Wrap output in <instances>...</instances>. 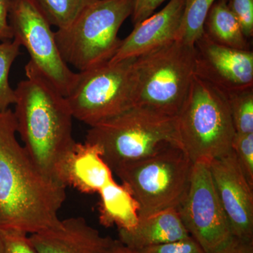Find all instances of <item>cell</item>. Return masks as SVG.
Here are the masks:
<instances>
[{
    "instance_id": "obj_1",
    "label": "cell",
    "mask_w": 253,
    "mask_h": 253,
    "mask_svg": "<svg viewBox=\"0 0 253 253\" xmlns=\"http://www.w3.org/2000/svg\"><path fill=\"white\" fill-rule=\"evenodd\" d=\"M11 109L0 112V234L59 226L66 186L45 175L18 142Z\"/></svg>"
},
{
    "instance_id": "obj_2",
    "label": "cell",
    "mask_w": 253,
    "mask_h": 253,
    "mask_svg": "<svg viewBox=\"0 0 253 253\" xmlns=\"http://www.w3.org/2000/svg\"><path fill=\"white\" fill-rule=\"evenodd\" d=\"M25 74L14 89L17 134L40 169L59 183L60 166L76 143L72 113L66 97L31 61Z\"/></svg>"
},
{
    "instance_id": "obj_3",
    "label": "cell",
    "mask_w": 253,
    "mask_h": 253,
    "mask_svg": "<svg viewBox=\"0 0 253 253\" xmlns=\"http://www.w3.org/2000/svg\"><path fill=\"white\" fill-rule=\"evenodd\" d=\"M84 142L99 148L113 172L169 145L179 147L175 117L137 106L89 126Z\"/></svg>"
},
{
    "instance_id": "obj_4",
    "label": "cell",
    "mask_w": 253,
    "mask_h": 253,
    "mask_svg": "<svg viewBox=\"0 0 253 253\" xmlns=\"http://www.w3.org/2000/svg\"><path fill=\"white\" fill-rule=\"evenodd\" d=\"M180 149L193 164H208L231 151L236 131L223 91L195 76L175 116Z\"/></svg>"
},
{
    "instance_id": "obj_5",
    "label": "cell",
    "mask_w": 253,
    "mask_h": 253,
    "mask_svg": "<svg viewBox=\"0 0 253 253\" xmlns=\"http://www.w3.org/2000/svg\"><path fill=\"white\" fill-rule=\"evenodd\" d=\"M133 0H94L67 27L55 32L60 54L79 72L112 59L122 40L118 31L131 16Z\"/></svg>"
},
{
    "instance_id": "obj_6",
    "label": "cell",
    "mask_w": 253,
    "mask_h": 253,
    "mask_svg": "<svg viewBox=\"0 0 253 253\" xmlns=\"http://www.w3.org/2000/svg\"><path fill=\"white\" fill-rule=\"evenodd\" d=\"M134 106L175 117L195 76V48L179 40L136 58Z\"/></svg>"
},
{
    "instance_id": "obj_7",
    "label": "cell",
    "mask_w": 253,
    "mask_h": 253,
    "mask_svg": "<svg viewBox=\"0 0 253 253\" xmlns=\"http://www.w3.org/2000/svg\"><path fill=\"white\" fill-rule=\"evenodd\" d=\"M193 166L179 146L169 145L113 173L139 204V217H145L179 206L189 187Z\"/></svg>"
},
{
    "instance_id": "obj_8",
    "label": "cell",
    "mask_w": 253,
    "mask_h": 253,
    "mask_svg": "<svg viewBox=\"0 0 253 253\" xmlns=\"http://www.w3.org/2000/svg\"><path fill=\"white\" fill-rule=\"evenodd\" d=\"M135 59L108 62L77 73L66 96L73 118L92 126L134 106Z\"/></svg>"
},
{
    "instance_id": "obj_9",
    "label": "cell",
    "mask_w": 253,
    "mask_h": 253,
    "mask_svg": "<svg viewBox=\"0 0 253 253\" xmlns=\"http://www.w3.org/2000/svg\"><path fill=\"white\" fill-rule=\"evenodd\" d=\"M9 22L13 39L24 46L30 60L66 97L77 73L60 54L55 32L33 0H10Z\"/></svg>"
},
{
    "instance_id": "obj_10",
    "label": "cell",
    "mask_w": 253,
    "mask_h": 253,
    "mask_svg": "<svg viewBox=\"0 0 253 253\" xmlns=\"http://www.w3.org/2000/svg\"><path fill=\"white\" fill-rule=\"evenodd\" d=\"M190 236L211 253L233 237L208 164L194 163L187 191L176 208Z\"/></svg>"
},
{
    "instance_id": "obj_11",
    "label": "cell",
    "mask_w": 253,
    "mask_h": 253,
    "mask_svg": "<svg viewBox=\"0 0 253 253\" xmlns=\"http://www.w3.org/2000/svg\"><path fill=\"white\" fill-rule=\"evenodd\" d=\"M194 48L195 76L224 93L253 86V50L221 45L205 33Z\"/></svg>"
},
{
    "instance_id": "obj_12",
    "label": "cell",
    "mask_w": 253,
    "mask_h": 253,
    "mask_svg": "<svg viewBox=\"0 0 253 253\" xmlns=\"http://www.w3.org/2000/svg\"><path fill=\"white\" fill-rule=\"evenodd\" d=\"M233 236L253 241V186L241 171L232 150L208 163Z\"/></svg>"
},
{
    "instance_id": "obj_13",
    "label": "cell",
    "mask_w": 253,
    "mask_h": 253,
    "mask_svg": "<svg viewBox=\"0 0 253 253\" xmlns=\"http://www.w3.org/2000/svg\"><path fill=\"white\" fill-rule=\"evenodd\" d=\"M184 4L185 0H170L162 10L134 25L109 63L139 57L178 40Z\"/></svg>"
},
{
    "instance_id": "obj_14",
    "label": "cell",
    "mask_w": 253,
    "mask_h": 253,
    "mask_svg": "<svg viewBox=\"0 0 253 253\" xmlns=\"http://www.w3.org/2000/svg\"><path fill=\"white\" fill-rule=\"evenodd\" d=\"M28 239L37 253H107L115 240L82 217L61 220L59 226L31 234Z\"/></svg>"
},
{
    "instance_id": "obj_15",
    "label": "cell",
    "mask_w": 253,
    "mask_h": 253,
    "mask_svg": "<svg viewBox=\"0 0 253 253\" xmlns=\"http://www.w3.org/2000/svg\"><path fill=\"white\" fill-rule=\"evenodd\" d=\"M113 173L97 146L76 142L60 166L58 181L84 194H99L114 181Z\"/></svg>"
},
{
    "instance_id": "obj_16",
    "label": "cell",
    "mask_w": 253,
    "mask_h": 253,
    "mask_svg": "<svg viewBox=\"0 0 253 253\" xmlns=\"http://www.w3.org/2000/svg\"><path fill=\"white\" fill-rule=\"evenodd\" d=\"M189 236L176 208L139 217L137 224L130 230L118 229V240L134 251L179 241Z\"/></svg>"
},
{
    "instance_id": "obj_17",
    "label": "cell",
    "mask_w": 253,
    "mask_h": 253,
    "mask_svg": "<svg viewBox=\"0 0 253 253\" xmlns=\"http://www.w3.org/2000/svg\"><path fill=\"white\" fill-rule=\"evenodd\" d=\"M99 217L105 227L130 230L139 219V206L125 184L113 181L99 193Z\"/></svg>"
},
{
    "instance_id": "obj_18",
    "label": "cell",
    "mask_w": 253,
    "mask_h": 253,
    "mask_svg": "<svg viewBox=\"0 0 253 253\" xmlns=\"http://www.w3.org/2000/svg\"><path fill=\"white\" fill-rule=\"evenodd\" d=\"M204 33L218 44L240 50H252L237 18L228 6L227 0H217L208 11Z\"/></svg>"
},
{
    "instance_id": "obj_19",
    "label": "cell",
    "mask_w": 253,
    "mask_h": 253,
    "mask_svg": "<svg viewBox=\"0 0 253 253\" xmlns=\"http://www.w3.org/2000/svg\"><path fill=\"white\" fill-rule=\"evenodd\" d=\"M217 0H185L178 40L194 46L204 35V23L212 5Z\"/></svg>"
},
{
    "instance_id": "obj_20",
    "label": "cell",
    "mask_w": 253,
    "mask_h": 253,
    "mask_svg": "<svg viewBox=\"0 0 253 253\" xmlns=\"http://www.w3.org/2000/svg\"><path fill=\"white\" fill-rule=\"evenodd\" d=\"M51 26L67 27L94 0H33Z\"/></svg>"
},
{
    "instance_id": "obj_21",
    "label": "cell",
    "mask_w": 253,
    "mask_h": 253,
    "mask_svg": "<svg viewBox=\"0 0 253 253\" xmlns=\"http://www.w3.org/2000/svg\"><path fill=\"white\" fill-rule=\"evenodd\" d=\"M224 94L236 133H253V86Z\"/></svg>"
},
{
    "instance_id": "obj_22",
    "label": "cell",
    "mask_w": 253,
    "mask_h": 253,
    "mask_svg": "<svg viewBox=\"0 0 253 253\" xmlns=\"http://www.w3.org/2000/svg\"><path fill=\"white\" fill-rule=\"evenodd\" d=\"M21 46L16 41L0 42V112L15 104V90L10 86V70L16 58L21 54Z\"/></svg>"
},
{
    "instance_id": "obj_23",
    "label": "cell",
    "mask_w": 253,
    "mask_h": 253,
    "mask_svg": "<svg viewBox=\"0 0 253 253\" xmlns=\"http://www.w3.org/2000/svg\"><path fill=\"white\" fill-rule=\"evenodd\" d=\"M241 171L250 184L253 186V133H236L231 144Z\"/></svg>"
},
{
    "instance_id": "obj_24",
    "label": "cell",
    "mask_w": 253,
    "mask_h": 253,
    "mask_svg": "<svg viewBox=\"0 0 253 253\" xmlns=\"http://www.w3.org/2000/svg\"><path fill=\"white\" fill-rule=\"evenodd\" d=\"M137 251L138 253H206L192 237L149 246Z\"/></svg>"
},
{
    "instance_id": "obj_25",
    "label": "cell",
    "mask_w": 253,
    "mask_h": 253,
    "mask_svg": "<svg viewBox=\"0 0 253 253\" xmlns=\"http://www.w3.org/2000/svg\"><path fill=\"white\" fill-rule=\"evenodd\" d=\"M228 6L239 21L248 39L253 36V0H227Z\"/></svg>"
},
{
    "instance_id": "obj_26",
    "label": "cell",
    "mask_w": 253,
    "mask_h": 253,
    "mask_svg": "<svg viewBox=\"0 0 253 253\" xmlns=\"http://www.w3.org/2000/svg\"><path fill=\"white\" fill-rule=\"evenodd\" d=\"M0 236L4 241V253H37L28 235L24 233L12 231L0 234Z\"/></svg>"
},
{
    "instance_id": "obj_27",
    "label": "cell",
    "mask_w": 253,
    "mask_h": 253,
    "mask_svg": "<svg viewBox=\"0 0 253 253\" xmlns=\"http://www.w3.org/2000/svg\"><path fill=\"white\" fill-rule=\"evenodd\" d=\"M166 0H133L131 17L136 25L154 14L160 5Z\"/></svg>"
},
{
    "instance_id": "obj_28",
    "label": "cell",
    "mask_w": 253,
    "mask_h": 253,
    "mask_svg": "<svg viewBox=\"0 0 253 253\" xmlns=\"http://www.w3.org/2000/svg\"><path fill=\"white\" fill-rule=\"evenodd\" d=\"M211 253H253V241L233 236L226 244Z\"/></svg>"
},
{
    "instance_id": "obj_29",
    "label": "cell",
    "mask_w": 253,
    "mask_h": 253,
    "mask_svg": "<svg viewBox=\"0 0 253 253\" xmlns=\"http://www.w3.org/2000/svg\"><path fill=\"white\" fill-rule=\"evenodd\" d=\"M9 6L10 0H0V42L13 39L9 22Z\"/></svg>"
},
{
    "instance_id": "obj_30",
    "label": "cell",
    "mask_w": 253,
    "mask_h": 253,
    "mask_svg": "<svg viewBox=\"0 0 253 253\" xmlns=\"http://www.w3.org/2000/svg\"><path fill=\"white\" fill-rule=\"evenodd\" d=\"M107 253H138L137 251L127 247L118 239L114 240V242Z\"/></svg>"
},
{
    "instance_id": "obj_31",
    "label": "cell",
    "mask_w": 253,
    "mask_h": 253,
    "mask_svg": "<svg viewBox=\"0 0 253 253\" xmlns=\"http://www.w3.org/2000/svg\"><path fill=\"white\" fill-rule=\"evenodd\" d=\"M0 253H4V241L1 236H0Z\"/></svg>"
}]
</instances>
